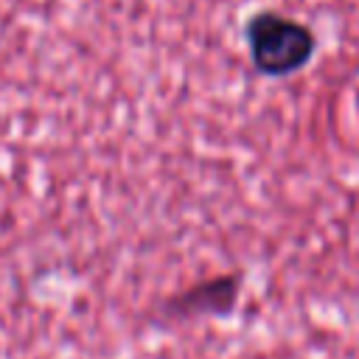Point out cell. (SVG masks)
<instances>
[{
  "instance_id": "6da1fadb",
  "label": "cell",
  "mask_w": 359,
  "mask_h": 359,
  "mask_svg": "<svg viewBox=\"0 0 359 359\" xmlns=\"http://www.w3.org/2000/svg\"><path fill=\"white\" fill-rule=\"evenodd\" d=\"M244 39L252 67L266 79L294 76L317 53V36L306 22L269 8L247 17Z\"/></svg>"
},
{
  "instance_id": "7a4b0ae2",
  "label": "cell",
  "mask_w": 359,
  "mask_h": 359,
  "mask_svg": "<svg viewBox=\"0 0 359 359\" xmlns=\"http://www.w3.org/2000/svg\"><path fill=\"white\" fill-rule=\"evenodd\" d=\"M238 294H241L238 275H216L168 297L163 311L171 317H224L236 309Z\"/></svg>"
}]
</instances>
